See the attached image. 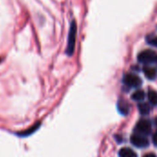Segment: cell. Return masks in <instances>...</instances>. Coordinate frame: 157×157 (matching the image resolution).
<instances>
[{"label": "cell", "mask_w": 157, "mask_h": 157, "mask_svg": "<svg viewBox=\"0 0 157 157\" xmlns=\"http://www.w3.org/2000/svg\"><path fill=\"white\" fill-rule=\"evenodd\" d=\"M147 42L155 47H157V36L155 37H148L147 38Z\"/></svg>", "instance_id": "7c38bea8"}, {"label": "cell", "mask_w": 157, "mask_h": 157, "mask_svg": "<svg viewBox=\"0 0 157 157\" xmlns=\"http://www.w3.org/2000/svg\"><path fill=\"white\" fill-rule=\"evenodd\" d=\"M152 131V126L149 121L147 120H141L135 126V132L143 136L150 134Z\"/></svg>", "instance_id": "3957f363"}, {"label": "cell", "mask_w": 157, "mask_h": 157, "mask_svg": "<svg viewBox=\"0 0 157 157\" xmlns=\"http://www.w3.org/2000/svg\"><path fill=\"white\" fill-rule=\"evenodd\" d=\"M123 82L126 86H130V87H139L142 86V79L136 75H132V74H127L124 75L123 77Z\"/></svg>", "instance_id": "277c9868"}, {"label": "cell", "mask_w": 157, "mask_h": 157, "mask_svg": "<svg viewBox=\"0 0 157 157\" xmlns=\"http://www.w3.org/2000/svg\"><path fill=\"white\" fill-rule=\"evenodd\" d=\"M155 124H156V126H157V118L155 119Z\"/></svg>", "instance_id": "9a60e30c"}, {"label": "cell", "mask_w": 157, "mask_h": 157, "mask_svg": "<svg viewBox=\"0 0 157 157\" xmlns=\"http://www.w3.org/2000/svg\"><path fill=\"white\" fill-rule=\"evenodd\" d=\"M156 61H157V58H156Z\"/></svg>", "instance_id": "2e32d148"}, {"label": "cell", "mask_w": 157, "mask_h": 157, "mask_svg": "<svg viewBox=\"0 0 157 157\" xmlns=\"http://www.w3.org/2000/svg\"><path fill=\"white\" fill-rule=\"evenodd\" d=\"M153 142H154V144L157 146V132L154 134V136H153Z\"/></svg>", "instance_id": "4fadbf2b"}, {"label": "cell", "mask_w": 157, "mask_h": 157, "mask_svg": "<svg viewBox=\"0 0 157 157\" xmlns=\"http://www.w3.org/2000/svg\"><path fill=\"white\" fill-rule=\"evenodd\" d=\"M77 26L75 20L72 21L69 34H68V40H67V47H66V53L68 55H72L75 51V45L76 40V33H77Z\"/></svg>", "instance_id": "6da1fadb"}, {"label": "cell", "mask_w": 157, "mask_h": 157, "mask_svg": "<svg viewBox=\"0 0 157 157\" xmlns=\"http://www.w3.org/2000/svg\"><path fill=\"white\" fill-rule=\"evenodd\" d=\"M156 53L152 50H144L138 54V61L144 64H149L156 61Z\"/></svg>", "instance_id": "7a4b0ae2"}, {"label": "cell", "mask_w": 157, "mask_h": 157, "mask_svg": "<svg viewBox=\"0 0 157 157\" xmlns=\"http://www.w3.org/2000/svg\"><path fill=\"white\" fill-rule=\"evenodd\" d=\"M120 157H137V155L134 151L130 148H122L119 152Z\"/></svg>", "instance_id": "ba28073f"}, {"label": "cell", "mask_w": 157, "mask_h": 157, "mask_svg": "<svg viewBox=\"0 0 157 157\" xmlns=\"http://www.w3.org/2000/svg\"><path fill=\"white\" fill-rule=\"evenodd\" d=\"M144 72L145 76H146L148 79H150V80H154V79H155V78H156L157 72L155 68H153V67H149V66H148V67H144Z\"/></svg>", "instance_id": "52a82bcc"}, {"label": "cell", "mask_w": 157, "mask_h": 157, "mask_svg": "<svg viewBox=\"0 0 157 157\" xmlns=\"http://www.w3.org/2000/svg\"><path fill=\"white\" fill-rule=\"evenodd\" d=\"M148 99L153 106H157V92L155 90H150L148 92Z\"/></svg>", "instance_id": "9c48e42d"}, {"label": "cell", "mask_w": 157, "mask_h": 157, "mask_svg": "<svg viewBox=\"0 0 157 157\" xmlns=\"http://www.w3.org/2000/svg\"><path fill=\"white\" fill-rule=\"evenodd\" d=\"M144 157H157L155 154H147V155H145Z\"/></svg>", "instance_id": "5bb4252c"}, {"label": "cell", "mask_w": 157, "mask_h": 157, "mask_svg": "<svg viewBox=\"0 0 157 157\" xmlns=\"http://www.w3.org/2000/svg\"><path fill=\"white\" fill-rule=\"evenodd\" d=\"M131 142H132V144L135 147H138V148H145V147H147L149 145L148 140L144 136L140 135V134H133V135H132Z\"/></svg>", "instance_id": "5b68a950"}, {"label": "cell", "mask_w": 157, "mask_h": 157, "mask_svg": "<svg viewBox=\"0 0 157 157\" xmlns=\"http://www.w3.org/2000/svg\"><path fill=\"white\" fill-rule=\"evenodd\" d=\"M118 109L121 114L122 115H127L130 112V105L123 99H121L118 102Z\"/></svg>", "instance_id": "8992f818"}, {"label": "cell", "mask_w": 157, "mask_h": 157, "mask_svg": "<svg viewBox=\"0 0 157 157\" xmlns=\"http://www.w3.org/2000/svg\"><path fill=\"white\" fill-rule=\"evenodd\" d=\"M138 108H139L141 114H144V115H146L151 111V107L147 103H141V104H139Z\"/></svg>", "instance_id": "30bf717a"}, {"label": "cell", "mask_w": 157, "mask_h": 157, "mask_svg": "<svg viewBox=\"0 0 157 157\" xmlns=\"http://www.w3.org/2000/svg\"><path fill=\"white\" fill-rule=\"evenodd\" d=\"M144 97H145V94L143 90H137L132 94V98L136 101H142V100H144Z\"/></svg>", "instance_id": "8fae6325"}]
</instances>
